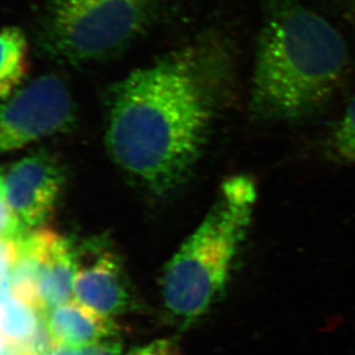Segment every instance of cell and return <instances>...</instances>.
<instances>
[{
  "mask_svg": "<svg viewBox=\"0 0 355 355\" xmlns=\"http://www.w3.org/2000/svg\"><path fill=\"white\" fill-rule=\"evenodd\" d=\"M234 74V44L217 29L130 73L106 92L111 158L153 194L177 189L201 157Z\"/></svg>",
  "mask_w": 355,
  "mask_h": 355,
  "instance_id": "6da1fadb",
  "label": "cell"
},
{
  "mask_svg": "<svg viewBox=\"0 0 355 355\" xmlns=\"http://www.w3.org/2000/svg\"><path fill=\"white\" fill-rule=\"evenodd\" d=\"M349 53L342 35L300 0H262L250 110L266 121L318 112L342 83Z\"/></svg>",
  "mask_w": 355,
  "mask_h": 355,
  "instance_id": "7a4b0ae2",
  "label": "cell"
},
{
  "mask_svg": "<svg viewBox=\"0 0 355 355\" xmlns=\"http://www.w3.org/2000/svg\"><path fill=\"white\" fill-rule=\"evenodd\" d=\"M257 198L252 178H227L203 220L165 266L163 302L177 324L187 327L198 321L223 293L250 229Z\"/></svg>",
  "mask_w": 355,
  "mask_h": 355,
  "instance_id": "3957f363",
  "label": "cell"
},
{
  "mask_svg": "<svg viewBox=\"0 0 355 355\" xmlns=\"http://www.w3.org/2000/svg\"><path fill=\"white\" fill-rule=\"evenodd\" d=\"M170 0H48L35 24L38 55L66 65L123 55L164 17Z\"/></svg>",
  "mask_w": 355,
  "mask_h": 355,
  "instance_id": "277c9868",
  "label": "cell"
},
{
  "mask_svg": "<svg viewBox=\"0 0 355 355\" xmlns=\"http://www.w3.org/2000/svg\"><path fill=\"white\" fill-rule=\"evenodd\" d=\"M12 95L0 104V154L74 130L76 102L60 76H40Z\"/></svg>",
  "mask_w": 355,
  "mask_h": 355,
  "instance_id": "5b68a950",
  "label": "cell"
},
{
  "mask_svg": "<svg viewBox=\"0 0 355 355\" xmlns=\"http://www.w3.org/2000/svg\"><path fill=\"white\" fill-rule=\"evenodd\" d=\"M76 300L106 318L139 311L140 299L120 254L106 236L76 245Z\"/></svg>",
  "mask_w": 355,
  "mask_h": 355,
  "instance_id": "8992f818",
  "label": "cell"
},
{
  "mask_svg": "<svg viewBox=\"0 0 355 355\" xmlns=\"http://www.w3.org/2000/svg\"><path fill=\"white\" fill-rule=\"evenodd\" d=\"M65 165L51 151H35L6 172L3 198L31 232L55 211L66 186Z\"/></svg>",
  "mask_w": 355,
  "mask_h": 355,
  "instance_id": "52a82bcc",
  "label": "cell"
},
{
  "mask_svg": "<svg viewBox=\"0 0 355 355\" xmlns=\"http://www.w3.org/2000/svg\"><path fill=\"white\" fill-rule=\"evenodd\" d=\"M43 316L55 345L88 349L114 340L118 334L113 318L98 314L76 300L43 311Z\"/></svg>",
  "mask_w": 355,
  "mask_h": 355,
  "instance_id": "ba28073f",
  "label": "cell"
},
{
  "mask_svg": "<svg viewBox=\"0 0 355 355\" xmlns=\"http://www.w3.org/2000/svg\"><path fill=\"white\" fill-rule=\"evenodd\" d=\"M59 234L48 227H38L19 243L17 260L12 268L13 295L43 311L40 285L43 266Z\"/></svg>",
  "mask_w": 355,
  "mask_h": 355,
  "instance_id": "9c48e42d",
  "label": "cell"
},
{
  "mask_svg": "<svg viewBox=\"0 0 355 355\" xmlns=\"http://www.w3.org/2000/svg\"><path fill=\"white\" fill-rule=\"evenodd\" d=\"M76 273V243L59 236L42 270L40 293L43 311L71 301Z\"/></svg>",
  "mask_w": 355,
  "mask_h": 355,
  "instance_id": "30bf717a",
  "label": "cell"
},
{
  "mask_svg": "<svg viewBox=\"0 0 355 355\" xmlns=\"http://www.w3.org/2000/svg\"><path fill=\"white\" fill-rule=\"evenodd\" d=\"M29 44L17 27L0 29V99L8 98L28 72Z\"/></svg>",
  "mask_w": 355,
  "mask_h": 355,
  "instance_id": "8fae6325",
  "label": "cell"
},
{
  "mask_svg": "<svg viewBox=\"0 0 355 355\" xmlns=\"http://www.w3.org/2000/svg\"><path fill=\"white\" fill-rule=\"evenodd\" d=\"M41 320V311L13 295L0 304V336L6 345H17L34 335Z\"/></svg>",
  "mask_w": 355,
  "mask_h": 355,
  "instance_id": "7c38bea8",
  "label": "cell"
},
{
  "mask_svg": "<svg viewBox=\"0 0 355 355\" xmlns=\"http://www.w3.org/2000/svg\"><path fill=\"white\" fill-rule=\"evenodd\" d=\"M332 150L343 161L355 163V95L331 139Z\"/></svg>",
  "mask_w": 355,
  "mask_h": 355,
  "instance_id": "4fadbf2b",
  "label": "cell"
},
{
  "mask_svg": "<svg viewBox=\"0 0 355 355\" xmlns=\"http://www.w3.org/2000/svg\"><path fill=\"white\" fill-rule=\"evenodd\" d=\"M85 355H180L179 347L171 339H158L147 345L123 353L121 346L114 340L83 349Z\"/></svg>",
  "mask_w": 355,
  "mask_h": 355,
  "instance_id": "5bb4252c",
  "label": "cell"
},
{
  "mask_svg": "<svg viewBox=\"0 0 355 355\" xmlns=\"http://www.w3.org/2000/svg\"><path fill=\"white\" fill-rule=\"evenodd\" d=\"M28 233L29 231L22 225L20 219L7 205L5 198L0 196V239L20 243Z\"/></svg>",
  "mask_w": 355,
  "mask_h": 355,
  "instance_id": "9a60e30c",
  "label": "cell"
},
{
  "mask_svg": "<svg viewBox=\"0 0 355 355\" xmlns=\"http://www.w3.org/2000/svg\"><path fill=\"white\" fill-rule=\"evenodd\" d=\"M19 243L0 239V276L10 271L17 260Z\"/></svg>",
  "mask_w": 355,
  "mask_h": 355,
  "instance_id": "2e32d148",
  "label": "cell"
},
{
  "mask_svg": "<svg viewBox=\"0 0 355 355\" xmlns=\"http://www.w3.org/2000/svg\"><path fill=\"white\" fill-rule=\"evenodd\" d=\"M13 297V290H12V269L3 273L0 276V304L10 300Z\"/></svg>",
  "mask_w": 355,
  "mask_h": 355,
  "instance_id": "e0dca14e",
  "label": "cell"
},
{
  "mask_svg": "<svg viewBox=\"0 0 355 355\" xmlns=\"http://www.w3.org/2000/svg\"><path fill=\"white\" fill-rule=\"evenodd\" d=\"M48 355H85L83 349H73L69 346L55 345Z\"/></svg>",
  "mask_w": 355,
  "mask_h": 355,
  "instance_id": "ac0fdd59",
  "label": "cell"
},
{
  "mask_svg": "<svg viewBox=\"0 0 355 355\" xmlns=\"http://www.w3.org/2000/svg\"><path fill=\"white\" fill-rule=\"evenodd\" d=\"M5 175H6V172L3 171V168H0V196H3V184H5Z\"/></svg>",
  "mask_w": 355,
  "mask_h": 355,
  "instance_id": "d6986e66",
  "label": "cell"
},
{
  "mask_svg": "<svg viewBox=\"0 0 355 355\" xmlns=\"http://www.w3.org/2000/svg\"><path fill=\"white\" fill-rule=\"evenodd\" d=\"M0 355H6V344L1 338V336H0Z\"/></svg>",
  "mask_w": 355,
  "mask_h": 355,
  "instance_id": "ffe728a7",
  "label": "cell"
},
{
  "mask_svg": "<svg viewBox=\"0 0 355 355\" xmlns=\"http://www.w3.org/2000/svg\"><path fill=\"white\" fill-rule=\"evenodd\" d=\"M1 103H3V101H1V99H0V104H1Z\"/></svg>",
  "mask_w": 355,
  "mask_h": 355,
  "instance_id": "44dd1931",
  "label": "cell"
},
{
  "mask_svg": "<svg viewBox=\"0 0 355 355\" xmlns=\"http://www.w3.org/2000/svg\"><path fill=\"white\" fill-rule=\"evenodd\" d=\"M352 1H355V0H352Z\"/></svg>",
  "mask_w": 355,
  "mask_h": 355,
  "instance_id": "7402d4cb",
  "label": "cell"
}]
</instances>
